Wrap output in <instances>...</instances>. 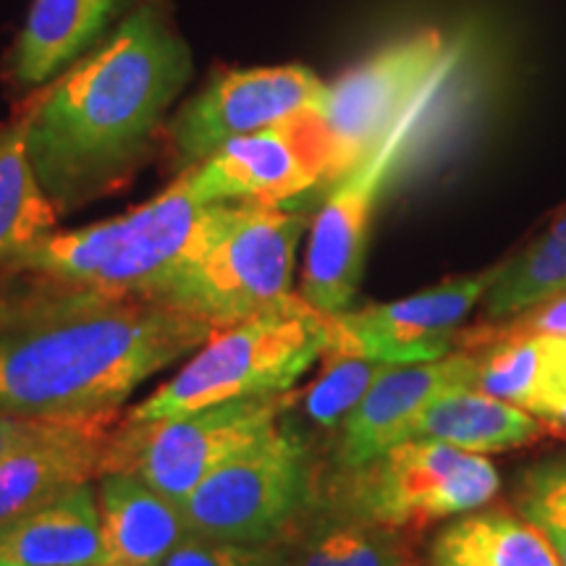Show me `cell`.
<instances>
[{"instance_id": "cell-18", "label": "cell", "mask_w": 566, "mask_h": 566, "mask_svg": "<svg viewBox=\"0 0 566 566\" xmlns=\"http://www.w3.org/2000/svg\"><path fill=\"white\" fill-rule=\"evenodd\" d=\"M108 564L97 491L71 488L51 504L0 527V566H103Z\"/></svg>"}, {"instance_id": "cell-16", "label": "cell", "mask_w": 566, "mask_h": 566, "mask_svg": "<svg viewBox=\"0 0 566 566\" xmlns=\"http://www.w3.org/2000/svg\"><path fill=\"white\" fill-rule=\"evenodd\" d=\"M457 349H475V388L548 422L566 407V336H478L459 331Z\"/></svg>"}, {"instance_id": "cell-9", "label": "cell", "mask_w": 566, "mask_h": 566, "mask_svg": "<svg viewBox=\"0 0 566 566\" xmlns=\"http://www.w3.org/2000/svg\"><path fill=\"white\" fill-rule=\"evenodd\" d=\"M449 66L451 51L443 34L420 30L380 48L328 84L321 111L331 142L325 187L354 171L415 105L433 97Z\"/></svg>"}, {"instance_id": "cell-11", "label": "cell", "mask_w": 566, "mask_h": 566, "mask_svg": "<svg viewBox=\"0 0 566 566\" xmlns=\"http://www.w3.org/2000/svg\"><path fill=\"white\" fill-rule=\"evenodd\" d=\"M328 84L307 66L231 71L192 97L168 126L176 176L231 139L268 129L307 111H323Z\"/></svg>"}, {"instance_id": "cell-28", "label": "cell", "mask_w": 566, "mask_h": 566, "mask_svg": "<svg viewBox=\"0 0 566 566\" xmlns=\"http://www.w3.org/2000/svg\"><path fill=\"white\" fill-rule=\"evenodd\" d=\"M42 417H24L13 412H0V459L9 454L11 449L24 441L27 436L38 428Z\"/></svg>"}, {"instance_id": "cell-10", "label": "cell", "mask_w": 566, "mask_h": 566, "mask_svg": "<svg viewBox=\"0 0 566 566\" xmlns=\"http://www.w3.org/2000/svg\"><path fill=\"white\" fill-rule=\"evenodd\" d=\"M433 97L415 105L375 147L373 155L331 187L310 223L300 296L323 315H338L357 300L365 273L367 239L375 205Z\"/></svg>"}, {"instance_id": "cell-7", "label": "cell", "mask_w": 566, "mask_h": 566, "mask_svg": "<svg viewBox=\"0 0 566 566\" xmlns=\"http://www.w3.org/2000/svg\"><path fill=\"white\" fill-rule=\"evenodd\" d=\"M321 475L310 436L283 417L181 501L184 520L197 537L271 546L286 541L313 512Z\"/></svg>"}, {"instance_id": "cell-19", "label": "cell", "mask_w": 566, "mask_h": 566, "mask_svg": "<svg viewBox=\"0 0 566 566\" xmlns=\"http://www.w3.org/2000/svg\"><path fill=\"white\" fill-rule=\"evenodd\" d=\"M122 0H34L24 30L11 53L17 87H42L101 38Z\"/></svg>"}, {"instance_id": "cell-6", "label": "cell", "mask_w": 566, "mask_h": 566, "mask_svg": "<svg viewBox=\"0 0 566 566\" xmlns=\"http://www.w3.org/2000/svg\"><path fill=\"white\" fill-rule=\"evenodd\" d=\"M304 226V212L283 205L226 202L208 250L160 300L208 317L216 328L294 307L302 300L292 279Z\"/></svg>"}, {"instance_id": "cell-15", "label": "cell", "mask_w": 566, "mask_h": 566, "mask_svg": "<svg viewBox=\"0 0 566 566\" xmlns=\"http://www.w3.org/2000/svg\"><path fill=\"white\" fill-rule=\"evenodd\" d=\"M475 349H454L441 359L394 365L380 375L334 436V470H349L407 441L424 409L454 388L475 386Z\"/></svg>"}, {"instance_id": "cell-25", "label": "cell", "mask_w": 566, "mask_h": 566, "mask_svg": "<svg viewBox=\"0 0 566 566\" xmlns=\"http://www.w3.org/2000/svg\"><path fill=\"white\" fill-rule=\"evenodd\" d=\"M391 363L370 357H349V354H325L323 370L307 391L300 394L302 412L321 433L336 436L346 417L357 409L367 391L378 384Z\"/></svg>"}, {"instance_id": "cell-29", "label": "cell", "mask_w": 566, "mask_h": 566, "mask_svg": "<svg viewBox=\"0 0 566 566\" xmlns=\"http://www.w3.org/2000/svg\"><path fill=\"white\" fill-rule=\"evenodd\" d=\"M268 566H289V548H286V541L279 543V551H275L273 562Z\"/></svg>"}, {"instance_id": "cell-31", "label": "cell", "mask_w": 566, "mask_h": 566, "mask_svg": "<svg viewBox=\"0 0 566 566\" xmlns=\"http://www.w3.org/2000/svg\"><path fill=\"white\" fill-rule=\"evenodd\" d=\"M103 566H132V564H103Z\"/></svg>"}, {"instance_id": "cell-5", "label": "cell", "mask_w": 566, "mask_h": 566, "mask_svg": "<svg viewBox=\"0 0 566 566\" xmlns=\"http://www.w3.org/2000/svg\"><path fill=\"white\" fill-rule=\"evenodd\" d=\"M501 488L495 464L454 446L407 438L367 462L321 475L317 504L328 512L415 530L491 504Z\"/></svg>"}, {"instance_id": "cell-17", "label": "cell", "mask_w": 566, "mask_h": 566, "mask_svg": "<svg viewBox=\"0 0 566 566\" xmlns=\"http://www.w3.org/2000/svg\"><path fill=\"white\" fill-rule=\"evenodd\" d=\"M97 506L108 564L158 566L192 537L181 504L134 472H105L97 478Z\"/></svg>"}, {"instance_id": "cell-8", "label": "cell", "mask_w": 566, "mask_h": 566, "mask_svg": "<svg viewBox=\"0 0 566 566\" xmlns=\"http://www.w3.org/2000/svg\"><path fill=\"white\" fill-rule=\"evenodd\" d=\"M300 391L226 401L166 420L122 417L105 451V472H134L181 504L205 478L265 438L296 407Z\"/></svg>"}, {"instance_id": "cell-13", "label": "cell", "mask_w": 566, "mask_h": 566, "mask_svg": "<svg viewBox=\"0 0 566 566\" xmlns=\"http://www.w3.org/2000/svg\"><path fill=\"white\" fill-rule=\"evenodd\" d=\"M493 279L495 265L443 281L405 300L331 315L325 354L370 357L391 365L441 359L457 349L459 331L472 310L483 304Z\"/></svg>"}, {"instance_id": "cell-3", "label": "cell", "mask_w": 566, "mask_h": 566, "mask_svg": "<svg viewBox=\"0 0 566 566\" xmlns=\"http://www.w3.org/2000/svg\"><path fill=\"white\" fill-rule=\"evenodd\" d=\"M223 208L226 202H202L179 174L158 197L122 218L48 233L0 279L51 292L160 300L176 275L208 250Z\"/></svg>"}, {"instance_id": "cell-1", "label": "cell", "mask_w": 566, "mask_h": 566, "mask_svg": "<svg viewBox=\"0 0 566 566\" xmlns=\"http://www.w3.org/2000/svg\"><path fill=\"white\" fill-rule=\"evenodd\" d=\"M208 317L150 296L69 294L0 279V412H113L137 388L192 354Z\"/></svg>"}, {"instance_id": "cell-12", "label": "cell", "mask_w": 566, "mask_h": 566, "mask_svg": "<svg viewBox=\"0 0 566 566\" xmlns=\"http://www.w3.org/2000/svg\"><path fill=\"white\" fill-rule=\"evenodd\" d=\"M331 142L323 113L307 111L231 139L184 171L202 202L283 205L328 184Z\"/></svg>"}, {"instance_id": "cell-26", "label": "cell", "mask_w": 566, "mask_h": 566, "mask_svg": "<svg viewBox=\"0 0 566 566\" xmlns=\"http://www.w3.org/2000/svg\"><path fill=\"white\" fill-rule=\"evenodd\" d=\"M514 509L541 530L566 566V457H548L520 472Z\"/></svg>"}, {"instance_id": "cell-20", "label": "cell", "mask_w": 566, "mask_h": 566, "mask_svg": "<svg viewBox=\"0 0 566 566\" xmlns=\"http://www.w3.org/2000/svg\"><path fill=\"white\" fill-rule=\"evenodd\" d=\"M546 433V422L504 399L480 391L475 386L454 388L438 396L417 417L412 436L430 438L470 451V454H501L533 443Z\"/></svg>"}, {"instance_id": "cell-27", "label": "cell", "mask_w": 566, "mask_h": 566, "mask_svg": "<svg viewBox=\"0 0 566 566\" xmlns=\"http://www.w3.org/2000/svg\"><path fill=\"white\" fill-rule=\"evenodd\" d=\"M279 543L271 546H242V543L208 541V537H187L181 546L158 566H268L273 562Z\"/></svg>"}, {"instance_id": "cell-30", "label": "cell", "mask_w": 566, "mask_h": 566, "mask_svg": "<svg viewBox=\"0 0 566 566\" xmlns=\"http://www.w3.org/2000/svg\"><path fill=\"white\" fill-rule=\"evenodd\" d=\"M548 424H556V428H562V430H566V407L562 409V412H556L554 417H551V420H548Z\"/></svg>"}, {"instance_id": "cell-23", "label": "cell", "mask_w": 566, "mask_h": 566, "mask_svg": "<svg viewBox=\"0 0 566 566\" xmlns=\"http://www.w3.org/2000/svg\"><path fill=\"white\" fill-rule=\"evenodd\" d=\"M289 566H415L405 530L315 506L286 537Z\"/></svg>"}, {"instance_id": "cell-32", "label": "cell", "mask_w": 566, "mask_h": 566, "mask_svg": "<svg viewBox=\"0 0 566 566\" xmlns=\"http://www.w3.org/2000/svg\"><path fill=\"white\" fill-rule=\"evenodd\" d=\"M562 294H564V296H566V292H562ZM562 294H558V296H562Z\"/></svg>"}, {"instance_id": "cell-22", "label": "cell", "mask_w": 566, "mask_h": 566, "mask_svg": "<svg viewBox=\"0 0 566 566\" xmlns=\"http://www.w3.org/2000/svg\"><path fill=\"white\" fill-rule=\"evenodd\" d=\"M30 105L0 124V275L59 226V208L45 195L27 147Z\"/></svg>"}, {"instance_id": "cell-4", "label": "cell", "mask_w": 566, "mask_h": 566, "mask_svg": "<svg viewBox=\"0 0 566 566\" xmlns=\"http://www.w3.org/2000/svg\"><path fill=\"white\" fill-rule=\"evenodd\" d=\"M328 315L300 300L279 313L229 323L208 336L168 384L147 396L126 420H166L250 396L292 391L323 359Z\"/></svg>"}, {"instance_id": "cell-21", "label": "cell", "mask_w": 566, "mask_h": 566, "mask_svg": "<svg viewBox=\"0 0 566 566\" xmlns=\"http://www.w3.org/2000/svg\"><path fill=\"white\" fill-rule=\"evenodd\" d=\"M428 566H562L541 530L509 509H475L449 520L428 548Z\"/></svg>"}, {"instance_id": "cell-2", "label": "cell", "mask_w": 566, "mask_h": 566, "mask_svg": "<svg viewBox=\"0 0 566 566\" xmlns=\"http://www.w3.org/2000/svg\"><path fill=\"white\" fill-rule=\"evenodd\" d=\"M192 76V55L160 6L145 3L103 45L71 63L30 105L27 147L59 212L132 179Z\"/></svg>"}, {"instance_id": "cell-24", "label": "cell", "mask_w": 566, "mask_h": 566, "mask_svg": "<svg viewBox=\"0 0 566 566\" xmlns=\"http://www.w3.org/2000/svg\"><path fill=\"white\" fill-rule=\"evenodd\" d=\"M562 292H566V208L514 258L495 263V279L483 300V323H501Z\"/></svg>"}, {"instance_id": "cell-14", "label": "cell", "mask_w": 566, "mask_h": 566, "mask_svg": "<svg viewBox=\"0 0 566 566\" xmlns=\"http://www.w3.org/2000/svg\"><path fill=\"white\" fill-rule=\"evenodd\" d=\"M118 420L122 409L42 417L38 428L0 459V527L101 478Z\"/></svg>"}]
</instances>
